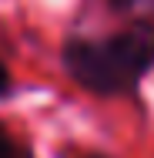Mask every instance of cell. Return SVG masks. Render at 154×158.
Instances as JSON below:
<instances>
[{"instance_id":"cell-3","label":"cell","mask_w":154,"mask_h":158,"mask_svg":"<svg viewBox=\"0 0 154 158\" xmlns=\"http://www.w3.org/2000/svg\"><path fill=\"white\" fill-rule=\"evenodd\" d=\"M0 158H30L27 145L20 138H14V131L3 125H0Z\"/></svg>"},{"instance_id":"cell-5","label":"cell","mask_w":154,"mask_h":158,"mask_svg":"<svg viewBox=\"0 0 154 158\" xmlns=\"http://www.w3.org/2000/svg\"><path fill=\"white\" fill-rule=\"evenodd\" d=\"M81 158H111V155H101V152H87V155H81Z\"/></svg>"},{"instance_id":"cell-2","label":"cell","mask_w":154,"mask_h":158,"mask_svg":"<svg viewBox=\"0 0 154 158\" xmlns=\"http://www.w3.org/2000/svg\"><path fill=\"white\" fill-rule=\"evenodd\" d=\"M114 14L131 17V20H148L154 24V0H107Z\"/></svg>"},{"instance_id":"cell-4","label":"cell","mask_w":154,"mask_h":158,"mask_svg":"<svg viewBox=\"0 0 154 158\" xmlns=\"http://www.w3.org/2000/svg\"><path fill=\"white\" fill-rule=\"evenodd\" d=\"M10 94H14V74H10L7 61L0 57V101H7Z\"/></svg>"},{"instance_id":"cell-1","label":"cell","mask_w":154,"mask_h":158,"mask_svg":"<svg viewBox=\"0 0 154 158\" xmlns=\"http://www.w3.org/2000/svg\"><path fill=\"white\" fill-rule=\"evenodd\" d=\"M64 74L97 98H127L154 71V24L131 20L111 34H70L61 44Z\"/></svg>"}]
</instances>
